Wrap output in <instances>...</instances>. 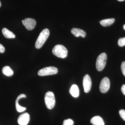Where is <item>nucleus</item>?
Wrapping results in <instances>:
<instances>
[{"instance_id": "1", "label": "nucleus", "mask_w": 125, "mask_h": 125, "mask_svg": "<svg viewBox=\"0 0 125 125\" xmlns=\"http://www.w3.org/2000/svg\"><path fill=\"white\" fill-rule=\"evenodd\" d=\"M50 32L47 29H43L40 33L35 43V47L37 49H40L45 43L49 37Z\"/></svg>"}, {"instance_id": "2", "label": "nucleus", "mask_w": 125, "mask_h": 125, "mask_svg": "<svg viewBox=\"0 0 125 125\" xmlns=\"http://www.w3.org/2000/svg\"><path fill=\"white\" fill-rule=\"evenodd\" d=\"M52 53L59 58H64L67 57V49L65 47L61 45H57L54 46L52 50Z\"/></svg>"}, {"instance_id": "3", "label": "nucleus", "mask_w": 125, "mask_h": 125, "mask_svg": "<svg viewBox=\"0 0 125 125\" xmlns=\"http://www.w3.org/2000/svg\"><path fill=\"white\" fill-rule=\"evenodd\" d=\"M45 102L47 107L51 109L53 108L55 105V99L54 93L48 92L45 94Z\"/></svg>"}, {"instance_id": "4", "label": "nucleus", "mask_w": 125, "mask_h": 125, "mask_svg": "<svg viewBox=\"0 0 125 125\" xmlns=\"http://www.w3.org/2000/svg\"><path fill=\"white\" fill-rule=\"evenodd\" d=\"M107 56L104 52L102 53L98 57L96 62V67L99 71H101L105 68L106 65Z\"/></svg>"}, {"instance_id": "5", "label": "nucleus", "mask_w": 125, "mask_h": 125, "mask_svg": "<svg viewBox=\"0 0 125 125\" xmlns=\"http://www.w3.org/2000/svg\"><path fill=\"white\" fill-rule=\"evenodd\" d=\"M56 67L54 66H48L44 67L39 71L38 74L39 76H44L55 74L58 73Z\"/></svg>"}, {"instance_id": "6", "label": "nucleus", "mask_w": 125, "mask_h": 125, "mask_svg": "<svg viewBox=\"0 0 125 125\" xmlns=\"http://www.w3.org/2000/svg\"><path fill=\"white\" fill-rule=\"evenodd\" d=\"M110 86V82L107 77L103 78L101 80L99 86V90L103 93H107L109 90Z\"/></svg>"}, {"instance_id": "7", "label": "nucleus", "mask_w": 125, "mask_h": 125, "mask_svg": "<svg viewBox=\"0 0 125 125\" xmlns=\"http://www.w3.org/2000/svg\"><path fill=\"white\" fill-rule=\"evenodd\" d=\"M83 85L85 93H88L90 91L92 87V82L89 75H85L83 78Z\"/></svg>"}, {"instance_id": "8", "label": "nucleus", "mask_w": 125, "mask_h": 125, "mask_svg": "<svg viewBox=\"0 0 125 125\" xmlns=\"http://www.w3.org/2000/svg\"><path fill=\"white\" fill-rule=\"evenodd\" d=\"M22 22L26 29L29 30L34 29L36 24V20L32 18H26L22 21Z\"/></svg>"}, {"instance_id": "9", "label": "nucleus", "mask_w": 125, "mask_h": 125, "mask_svg": "<svg viewBox=\"0 0 125 125\" xmlns=\"http://www.w3.org/2000/svg\"><path fill=\"white\" fill-rule=\"evenodd\" d=\"M30 119L29 114L27 113L21 114L18 117V122L20 125H27Z\"/></svg>"}, {"instance_id": "10", "label": "nucleus", "mask_w": 125, "mask_h": 125, "mask_svg": "<svg viewBox=\"0 0 125 125\" xmlns=\"http://www.w3.org/2000/svg\"><path fill=\"white\" fill-rule=\"evenodd\" d=\"M71 33L75 36V37H82L84 38L86 36V32L80 29L76 28H73L71 30Z\"/></svg>"}, {"instance_id": "11", "label": "nucleus", "mask_w": 125, "mask_h": 125, "mask_svg": "<svg viewBox=\"0 0 125 125\" xmlns=\"http://www.w3.org/2000/svg\"><path fill=\"white\" fill-rule=\"evenodd\" d=\"M26 95L24 94H20L19 96H18L17 99H16V100L15 101V106L16 108V110L17 111L21 113L22 112L26 110V108L25 107H23L21 106L19 104V100L20 99L22 98H25L26 97Z\"/></svg>"}, {"instance_id": "12", "label": "nucleus", "mask_w": 125, "mask_h": 125, "mask_svg": "<svg viewBox=\"0 0 125 125\" xmlns=\"http://www.w3.org/2000/svg\"><path fill=\"white\" fill-rule=\"evenodd\" d=\"M90 122L93 125H105L103 118L99 116L93 117L91 119Z\"/></svg>"}, {"instance_id": "13", "label": "nucleus", "mask_w": 125, "mask_h": 125, "mask_svg": "<svg viewBox=\"0 0 125 125\" xmlns=\"http://www.w3.org/2000/svg\"><path fill=\"white\" fill-rule=\"evenodd\" d=\"M70 93L74 97H78L79 95V90L78 86L76 84L72 85L70 89Z\"/></svg>"}, {"instance_id": "14", "label": "nucleus", "mask_w": 125, "mask_h": 125, "mask_svg": "<svg viewBox=\"0 0 125 125\" xmlns=\"http://www.w3.org/2000/svg\"><path fill=\"white\" fill-rule=\"evenodd\" d=\"M2 33L3 35L7 38H14L15 35L11 31H10L6 28H4L2 30Z\"/></svg>"}, {"instance_id": "15", "label": "nucleus", "mask_w": 125, "mask_h": 125, "mask_svg": "<svg viewBox=\"0 0 125 125\" xmlns=\"http://www.w3.org/2000/svg\"><path fill=\"white\" fill-rule=\"evenodd\" d=\"M115 21V19L114 18H111L103 20L100 21V23L101 25L103 27H106L111 25Z\"/></svg>"}, {"instance_id": "16", "label": "nucleus", "mask_w": 125, "mask_h": 125, "mask_svg": "<svg viewBox=\"0 0 125 125\" xmlns=\"http://www.w3.org/2000/svg\"><path fill=\"white\" fill-rule=\"evenodd\" d=\"M2 72L5 75L8 76H12L13 74V71L9 66H5L2 69Z\"/></svg>"}, {"instance_id": "17", "label": "nucleus", "mask_w": 125, "mask_h": 125, "mask_svg": "<svg viewBox=\"0 0 125 125\" xmlns=\"http://www.w3.org/2000/svg\"><path fill=\"white\" fill-rule=\"evenodd\" d=\"M118 46L120 47H123L125 46V37L119 39L118 41Z\"/></svg>"}, {"instance_id": "18", "label": "nucleus", "mask_w": 125, "mask_h": 125, "mask_svg": "<svg viewBox=\"0 0 125 125\" xmlns=\"http://www.w3.org/2000/svg\"><path fill=\"white\" fill-rule=\"evenodd\" d=\"M74 122L71 119L65 120L63 122V125H73Z\"/></svg>"}, {"instance_id": "19", "label": "nucleus", "mask_w": 125, "mask_h": 125, "mask_svg": "<svg viewBox=\"0 0 125 125\" xmlns=\"http://www.w3.org/2000/svg\"><path fill=\"white\" fill-rule=\"evenodd\" d=\"M119 114L121 118L125 121V111L124 109H121L119 111Z\"/></svg>"}, {"instance_id": "20", "label": "nucleus", "mask_w": 125, "mask_h": 125, "mask_svg": "<svg viewBox=\"0 0 125 125\" xmlns=\"http://www.w3.org/2000/svg\"><path fill=\"white\" fill-rule=\"evenodd\" d=\"M121 69L123 75L125 76V62H123L121 65Z\"/></svg>"}, {"instance_id": "21", "label": "nucleus", "mask_w": 125, "mask_h": 125, "mask_svg": "<svg viewBox=\"0 0 125 125\" xmlns=\"http://www.w3.org/2000/svg\"><path fill=\"white\" fill-rule=\"evenodd\" d=\"M5 51L4 47L1 44H0V53H3Z\"/></svg>"}, {"instance_id": "22", "label": "nucleus", "mask_w": 125, "mask_h": 125, "mask_svg": "<svg viewBox=\"0 0 125 125\" xmlns=\"http://www.w3.org/2000/svg\"><path fill=\"white\" fill-rule=\"evenodd\" d=\"M121 90L122 92V93L125 95V84H123L122 85L121 87Z\"/></svg>"}, {"instance_id": "23", "label": "nucleus", "mask_w": 125, "mask_h": 125, "mask_svg": "<svg viewBox=\"0 0 125 125\" xmlns=\"http://www.w3.org/2000/svg\"><path fill=\"white\" fill-rule=\"evenodd\" d=\"M123 29L125 30V24L124 25H123Z\"/></svg>"}, {"instance_id": "24", "label": "nucleus", "mask_w": 125, "mask_h": 125, "mask_svg": "<svg viewBox=\"0 0 125 125\" xmlns=\"http://www.w3.org/2000/svg\"><path fill=\"white\" fill-rule=\"evenodd\" d=\"M117 0L118 1H123L125 0Z\"/></svg>"}, {"instance_id": "25", "label": "nucleus", "mask_w": 125, "mask_h": 125, "mask_svg": "<svg viewBox=\"0 0 125 125\" xmlns=\"http://www.w3.org/2000/svg\"><path fill=\"white\" fill-rule=\"evenodd\" d=\"M1 6V3L0 1V7Z\"/></svg>"}]
</instances>
